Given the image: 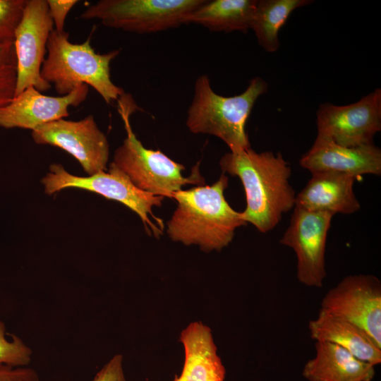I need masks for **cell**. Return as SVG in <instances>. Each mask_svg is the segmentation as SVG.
Wrapping results in <instances>:
<instances>
[{"label":"cell","instance_id":"6da1fadb","mask_svg":"<svg viewBox=\"0 0 381 381\" xmlns=\"http://www.w3.org/2000/svg\"><path fill=\"white\" fill-rule=\"evenodd\" d=\"M224 173L237 176L244 188L246 207L241 212L246 223L267 233L295 207L296 193L289 183L291 169L283 156L251 148L224 154L219 161Z\"/></svg>","mask_w":381,"mask_h":381},{"label":"cell","instance_id":"7a4b0ae2","mask_svg":"<svg viewBox=\"0 0 381 381\" xmlns=\"http://www.w3.org/2000/svg\"><path fill=\"white\" fill-rule=\"evenodd\" d=\"M229 179L224 174L210 186H198L174 193L178 205L167 222L169 238L201 250L219 251L232 241L237 228L246 225L241 212L224 197Z\"/></svg>","mask_w":381,"mask_h":381},{"label":"cell","instance_id":"3957f363","mask_svg":"<svg viewBox=\"0 0 381 381\" xmlns=\"http://www.w3.org/2000/svg\"><path fill=\"white\" fill-rule=\"evenodd\" d=\"M65 30L54 29L47 44V56L41 68L42 78L59 95L69 94L80 85H89L107 104L117 101L125 92L115 85L110 74V64L119 54L120 49L99 54L90 45V37L84 42L69 41Z\"/></svg>","mask_w":381,"mask_h":381},{"label":"cell","instance_id":"277c9868","mask_svg":"<svg viewBox=\"0 0 381 381\" xmlns=\"http://www.w3.org/2000/svg\"><path fill=\"white\" fill-rule=\"evenodd\" d=\"M267 88V82L257 76L250 80L242 93L222 96L212 88L208 75H201L195 82L186 126L193 133L217 137L225 143L230 152L249 149L250 144L246 123L256 100Z\"/></svg>","mask_w":381,"mask_h":381},{"label":"cell","instance_id":"5b68a950","mask_svg":"<svg viewBox=\"0 0 381 381\" xmlns=\"http://www.w3.org/2000/svg\"><path fill=\"white\" fill-rule=\"evenodd\" d=\"M118 111L123 121L126 137L116 150L112 164L123 171L135 186L155 195L171 198L174 193L189 184L202 186L199 162L192 174H182L183 165L172 160L160 150L147 149L133 133L130 116L138 109L130 94L124 92L117 100Z\"/></svg>","mask_w":381,"mask_h":381},{"label":"cell","instance_id":"8992f818","mask_svg":"<svg viewBox=\"0 0 381 381\" xmlns=\"http://www.w3.org/2000/svg\"><path fill=\"white\" fill-rule=\"evenodd\" d=\"M205 0H100L80 15L104 26L138 34L164 31L186 24V17Z\"/></svg>","mask_w":381,"mask_h":381},{"label":"cell","instance_id":"52a82bcc","mask_svg":"<svg viewBox=\"0 0 381 381\" xmlns=\"http://www.w3.org/2000/svg\"><path fill=\"white\" fill-rule=\"evenodd\" d=\"M42 183L47 195L66 188H78L120 202L140 217L148 232L156 237L162 234V229L150 220V216L163 227L162 221L153 214L152 209L162 205L164 197L138 188L112 163L107 172L103 171L88 176L72 175L61 164H53L49 167V172L42 178Z\"/></svg>","mask_w":381,"mask_h":381},{"label":"cell","instance_id":"ba28073f","mask_svg":"<svg viewBox=\"0 0 381 381\" xmlns=\"http://www.w3.org/2000/svg\"><path fill=\"white\" fill-rule=\"evenodd\" d=\"M320 310L357 325L381 348V282L377 277L346 276L326 293Z\"/></svg>","mask_w":381,"mask_h":381},{"label":"cell","instance_id":"9c48e42d","mask_svg":"<svg viewBox=\"0 0 381 381\" xmlns=\"http://www.w3.org/2000/svg\"><path fill=\"white\" fill-rule=\"evenodd\" d=\"M53 28L47 0H26L13 41L17 62L15 97L30 86L40 92L52 87L40 71Z\"/></svg>","mask_w":381,"mask_h":381},{"label":"cell","instance_id":"30bf717a","mask_svg":"<svg viewBox=\"0 0 381 381\" xmlns=\"http://www.w3.org/2000/svg\"><path fill=\"white\" fill-rule=\"evenodd\" d=\"M333 216L294 207L290 224L279 241L295 251L298 280L308 286H323L327 238Z\"/></svg>","mask_w":381,"mask_h":381},{"label":"cell","instance_id":"8fae6325","mask_svg":"<svg viewBox=\"0 0 381 381\" xmlns=\"http://www.w3.org/2000/svg\"><path fill=\"white\" fill-rule=\"evenodd\" d=\"M318 133L337 144L358 147L373 143L381 130V89L347 105L320 104L316 112Z\"/></svg>","mask_w":381,"mask_h":381},{"label":"cell","instance_id":"7c38bea8","mask_svg":"<svg viewBox=\"0 0 381 381\" xmlns=\"http://www.w3.org/2000/svg\"><path fill=\"white\" fill-rule=\"evenodd\" d=\"M32 138L37 144L58 147L67 152L89 176L107 169L109 142L92 115L79 121L61 119L44 123L32 131Z\"/></svg>","mask_w":381,"mask_h":381},{"label":"cell","instance_id":"4fadbf2b","mask_svg":"<svg viewBox=\"0 0 381 381\" xmlns=\"http://www.w3.org/2000/svg\"><path fill=\"white\" fill-rule=\"evenodd\" d=\"M88 91V86L83 84L66 95L52 97L28 87L0 108V127L33 131L44 123L67 117L68 107L84 102Z\"/></svg>","mask_w":381,"mask_h":381},{"label":"cell","instance_id":"5bb4252c","mask_svg":"<svg viewBox=\"0 0 381 381\" xmlns=\"http://www.w3.org/2000/svg\"><path fill=\"white\" fill-rule=\"evenodd\" d=\"M311 174L334 171L353 175L381 174V150L374 144L345 147L318 134L311 147L299 159Z\"/></svg>","mask_w":381,"mask_h":381},{"label":"cell","instance_id":"9a60e30c","mask_svg":"<svg viewBox=\"0 0 381 381\" xmlns=\"http://www.w3.org/2000/svg\"><path fill=\"white\" fill-rule=\"evenodd\" d=\"M311 174L306 186L296 195L295 207L333 215L351 214L361 209L353 191L356 176L334 171Z\"/></svg>","mask_w":381,"mask_h":381},{"label":"cell","instance_id":"2e32d148","mask_svg":"<svg viewBox=\"0 0 381 381\" xmlns=\"http://www.w3.org/2000/svg\"><path fill=\"white\" fill-rule=\"evenodd\" d=\"M179 340L184 349V362L175 381H224L225 368L207 325L191 322L181 332Z\"/></svg>","mask_w":381,"mask_h":381},{"label":"cell","instance_id":"e0dca14e","mask_svg":"<svg viewBox=\"0 0 381 381\" xmlns=\"http://www.w3.org/2000/svg\"><path fill=\"white\" fill-rule=\"evenodd\" d=\"M315 356L308 361L303 376L308 381H371L375 366L363 362L344 348L316 341Z\"/></svg>","mask_w":381,"mask_h":381},{"label":"cell","instance_id":"ac0fdd59","mask_svg":"<svg viewBox=\"0 0 381 381\" xmlns=\"http://www.w3.org/2000/svg\"><path fill=\"white\" fill-rule=\"evenodd\" d=\"M310 337L315 341L337 344L358 359L374 366L381 363V348L357 325L320 310L309 322Z\"/></svg>","mask_w":381,"mask_h":381},{"label":"cell","instance_id":"d6986e66","mask_svg":"<svg viewBox=\"0 0 381 381\" xmlns=\"http://www.w3.org/2000/svg\"><path fill=\"white\" fill-rule=\"evenodd\" d=\"M257 0H205L186 18L210 31L247 32L251 29Z\"/></svg>","mask_w":381,"mask_h":381},{"label":"cell","instance_id":"ffe728a7","mask_svg":"<svg viewBox=\"0 0 381 381\" xmlns=\"http://www.w3.org/2000/svg\"><path fill=\"white\" fill-rule=\"evenodd\" d=\"M310 0H257L252 22L258 44L267 52L279 47V31L291 13L310 4Z\"/></svg>","mask_w":381,"mask_h":381},{"label":"cell","instance_id":"44dd1931","mask_svg":"<svg viewBox=\"0 0 381 381\" xmlns=\"http://www.w3.org/2000/svg\"><path fill=\"white\" fill-rule=\"evenodd\" d=\"M17 62L13 42L0 44V108L16 95Z\"/></svg>","mask_w":381,"mask_h":381},{"label":"cell","instance_id":"7402d4cb","mask_svg":"<svg viewBox=\"0 0 381 381\" xmlns=\"http://www.w3.org/2000/svg\"><path fill=\"white\" fill-rule=\"evenodd\" d=\"M5 334V325L0 320V365L27 366L31 361V349L17 336L12 334L8 341Z\"/></svg>","mask_w":381,"mask_h":381},{"label":"cell","instance_id":"603a6c76","mask_svg":"<svg viewBox=\"0 0 381 381\" xmlns=\"http://www.w3.org/2000/svg\"><path fill=\"white\" fill-rule=\"evenodd\" d=\"M26 0H0V44L13 42Z\"/></svg>","mask_w":381,"mask_h":381},{"label":"cell","instance_id":"cb8c5ba5","mask_svg":"<svg viewBox=\"0 0 381 381\" xmlns=\"http://www.w3.org/2000/svg\"><path fill=\"white\" fill-rule=\"evenodd\" d=\"M47 2L55 30L59 32L64 31L66 18L68 12L79 1L47 0Z\"/></svg>","mask_w":381,"mask_h":381},{"label":"cell","instance_id":"d4e9b609","mask_svg":"<svg viewBox=\"0 0 381 381\" xmlns=\"http://www.w3.org/2000/svg\"><path fill=\"white\" fill-rule=\"evenodd\" d=\"M92 381H126L123 356L115 355L95 376Z\"/></svg>","mask_w":381,"mask_h":381},{"label":"cell","instance_id":"484cf974","mask_svg":"<svg viewBox=\"0 0 381 381\" xmlns=\"http://www.w3.org/2000/svg\"><path fill=\"white\" fill-rule=\"evenodd\" d=\"M0 381H40L37 372L27 366L0 365Z\"/></svg>","mask_w":381,"mask_h":381},{"label":"cell","instance_id":"4316f807","mask_svg":"<svg viewBox=\"0 0 381 381\" xmlns=\"http://www.w3.org/2000/svg\"><path fill=\"white\" fill-rule=\"evenodd\" d=\"M173 381H175V380L174 379V380H173Z\"/></svg>","mask_w":381,"mask_h":381}]
</instances>
